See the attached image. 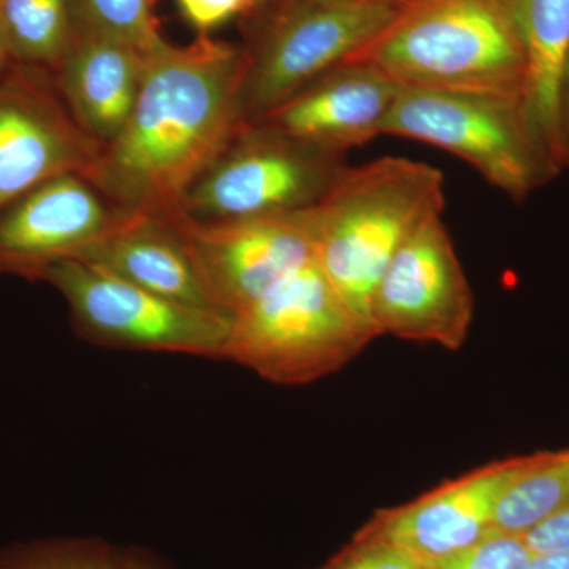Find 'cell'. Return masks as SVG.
I'll return each mask as SVG.
<instances>
[{
    "instance_id": "83f0119b",
    "label": "cell",
    "mask_w": 569,
    "mask_h": 569,
    "mask_svg": "<svg viewBox=\"0 0 569 569\" xmlns=\"http://www.w3.org/2000/svg\"><path fill=\"white\" fill-rule=\"evenodd\" d=\"M119 569H159L152 567L149 561L138 559V557H123L121 559V563H119Z\"/></svg>"
},
{
    "instance_id": "ba28073f",
    "label": "cell",
    "mask_w": 569,
    "mask_h": 569,
    "mask_svg": "<svg viewBox=\"0 0 569 569\" xmlns=\"http://www.w3.org/2000/svg\"><path fill=\"white\" fill-rule=\"evenodd\" d=\"M70 307L74 329L99 346L222 358L231 318L186 306L86 263L67 260L41 276Z\"/></svg>"
},
{
    "instance_id": "ffe728a7",
    "label": "cell",
    "mask_w": 569,
    "mask_h": 569,
    "mask_svg": "<svg viewBox=\"0 0 569 569\" xmlns=\"http://www.w3.org/2000/svg\"><path fill=\"white\" fill-rule=\"evenodd\" d=\"M81 22L148 52L162 44L153 17L157 0H74Z\"/></svg>"
},
{
    "instance_id": "44dd1931",
    "label": "cell",
    "mask_w": 569,
    "mask_h": 569,
    "mask_svg": "<svg viewBox=\"0 0 569 569\" xmlns=\"http://www.w3.org/2000/svg\"><path fill=\"white\" fill-rule=\"evenodd\" d=\"M121 559L97 542H44L10 550L0 569H119Z\"/></svg>"
},
{
    "instance_id": "6da1fadb",
    "label": "cell",
    "mask_w": 569,
    "mask_h": 569,
    "mask_svg": "<svg viewBox=\"0 0 569 569\" xmlns=\"http://www.w3.org/2000/svg\"><path fill=\"white\" fill-rule=\"evenodd\" d=\"M244 47L201 33L142 52L140 91L121 133L84 178L123 213L171 219L244 123Z\"/></svg>"
},
{
    "instance_id": "3957f363",
    "label": "cell",
    "mask_w": 569,
    "mask_h": 569,
    "mask_svg": "<svg viewBox=\"0 0 569 569\" xmlns=\"http://www.w3.org/2000/svg\"><path fill=\"white\" fill-rule=\"evenodd\" d=\"M347 61L402 88L496 93L523 103L527 61L512 0H425Z\"/></svg>"
},
{
    "instance_id": "603a6c76",
    "label": "cell",
    "mask_w": 569,
    "mask_h": 569,
    "mask_svg": "<svg viewBox=\"0 0 569 569\" xmlns=\"http://www.w3.org/2000/svg\"><path fill=\"white\" fill-rule=\"evenodd\" d=\"M320 569H430L406 550L359 531L355 541Z\"/></svg>"
},
{
    "instance_id": "cb8c5ba5",
    "label": "cell",
    "mask_w": 569,
    "mask_h": 569,
    "mask_svg": "<svg viewBox=\"0 0 569 569\" xmlns=\"http://www.w3.org/2000/svg\"><path fill=\"white\" fill-rule=\"evenodd\" d=\"M178 3L183 18L201 33L252 10L250 0H178Z\"/></svg>"
},
{
    "instance_id": "ac0fdd59",
    "label": "cell",
    "mask_w": 569,
    "mask_h": 569,
    "mask_svg": "<svg viewBox=\"0 0 569 569\" xmlns=\"http://www.w3.org/2000/svg\"><path fill=\"white\" fill-rule=\"evenodd\" d=\"M11 61L54 70L81 26L74 0H0Z\"/></svg>"
},
{
    "instance_id": "8992f818",
    "label": "cell",
    "mask_w": 569,
    "mask_h": 569,
    "mask_svg": "<svg viewBox=\"0 0 569 569\" xmlns=\"http://www.w3.org/2000/svg\"><path fill=\"white\" fill-rule=\"evenodd\" d=\"M383 134L455 153L516 203L561 174L512 97L402 88Z\"/></svg>"
},
{
    "instance_id": "9c48e42d",
    "label": "cell",
    "mask_w": 569,
    "mask_h": 569,
    "mask_svg": "<svg viewBox=\"0 0 569 569\" xmlns=\"http://www.w3.org/2000/svg\"><path fill=\"white\" fill-rule=\"evenodd\" d=\"M475 299L447 224L430 217L397 250L370 307L377 336L459 350L473 321Z\"/></svg>"
},
{
    "instance_id": "4316f807",
    "label": "cell",
    "mask_w": 569,
    "mask_h": 569,
    "mask_svg": "<svg viewBox=\"0 0 569 569\" xmlns=\"http://www.w3.org/2000/svg\"><path fill=\"white\" fill-rule=\"evenodd\" d=\"M529 569H569V552L537 553Z\"/></svg>"
},
{
    "instance_id": "7c38bea8",
    "label": "cell",
    "mask_w": 569,
    "mask_h": 569,
    "mask_svg": "<svg viewBox=\"0 0 569 569\" xmlns=\"http://www.w3.org/2000/svg\"><path fill=\"white\" fill-rule=\"evenodd\" d=\"M127 213L88 178L66 174L0 209V276L40 282L54 264L78 260Z\"/></svg>"
},
{
    "instance_id": "9a60e30c",
    "label": "cell",
    "mask_w": 569,
    "mask_h": 569,
    "mask_svg": "<svg viewBox=\"0 0 569 569\" xmlns=\"http://www.w3.org/2000/svg\"><path fill=\"white\" fill-rule=\"evenodd\" d=\"M141 71V51L81 22L51 73L74 121L103 148L132 114Z\"/></svg>"
},
{
    "instance_id": "d4e9b609",
    "label": "cell",
    "mask_w": 569,
    "mask_h": 569,
    "mask_svg": "<svg viewBox=\"0 0 569 569\" xmlns=\"http://www.w3.org/2000/svg\"><path fill=\"white\" fill-rule=\"evenodd\" d=\"M531 552H569V508L542 520L523 533Z\"/></svg>"
},
{
    "instance_id": "8fae6325",
    "label": "cell",
    "mask_w": 569,
    "mask_h": 569,
    "mask_svg": "<svg viewBox=\"0 0 569 569\" xmlns=\"http://www.w3.org/2000/svg\"><path fill=\"white\" fill-rule=\"evenodd\" d=\"M213 307L233 317L313 258L306 213L203 222L171 217Z\"/></svg>"
},
{
    "instance_id": "277c9868",
    "label": "cell",
    "mask_w": 569,
    "mask_h": 569,
    "mask_svg": "<svg viewBox=\"0 0 569 569\" xmlns=\"http://www.w3.org/2000/svg\"><path fill=\"white\" fill-rule=\"evenodd\" d=\"M373 339L312 258L231 317L222 358L293 387L336 372Z\"/></svg>"
},
{
    "instance_id": "7402d4cb",
    "label": "cell",
    "mask_w": 569,
    "mask_h": 569,
    "mask_svg": "<svg viewBox=\"0 0 569 569\" xmlns=\"http://www.w3.org/2000/svg\"><path fill=\"white\" fill-rule=\"evenodd\" d=\"M533 557L523 535L493 530L478 545L430 565V569H529Z\"/></svg>"
},
{
    "instance_id": "2e32d148",
    "label": "cell",
    "mask_w": 569,
    "mask_h": 569,
    "mask_svg": "<svg viewBox=\"0 0 569 569\" xmlns=\"http://www.w3.org/2000/svg\"><path fill=\"white\" fill-rule=\"evenodd\" d=\"M78 260L171 301L217 310L189 247L170 219L127 213Z\"/></svg>"
},
{
    "instance_id": "f546056e",
    "label": "cell",
    "mask_w": 569,
    "mask_h": 569,
    "mask_svg": "<svg viewBox=\"0 0 569 569\" xmlns=\"http://www.w3.org/2000/svg\"><path fill=\"white\" fill-rule=\"evenodd\" d=\"M392 6L399 7V9H406V7L415 6V3L425 2V0H387Z\"/></svg>"
},
{
    "instance_id": "f1b7e54d",
    "label": "cell",
    "mask_w": 569,
    "mask_h": 569,
    "mask_svg": "<svg viewBox=\"0 0 569 569\" xmlns=\"http://www.w3.org/2000/svg\"><path fill=\"white\" fill-rule=\"evenodd\" d=\"M11 61L9 44H7L6 33H3L2 22H0V70Z\"/></svg>"
},
{
    "instance_id": "52a82bcc",
    "label": "cell",
    "mask_w": 569,
    "mask_h": 569,
    "mask_svg": "<svg viewBox=\"0 0 569 569\" xmlns=\"http://www.w3.org/2000/svg\"><path fill=\"white\" fill-rule=\"evenodd\" d=\"M347 168L346 156L320 151L266 122H244L193 183L182 212L219 222L306 211Z\"/></svg>"
},
{
    "instance_id": "e0dca14e",
    "label": "cell",
    "mask_w": 569,
    "mask_h": 569,
    "mask_svg": "<svg viewBox=\"0 0 569 569\" xmlns=\"http://www.w3.org/2000/svg\"><path fill=\"white\" fill-rule=\"evenodd\" d=\"M527 61L523 110L531 132L560 171L569 163L560 140L561 77L569 48V0H512Z\"/></svg>"
},
{
    "instance_id": "484cf974",
    "label": "cell",
    "mask_w": 569,
    "mask_h": 569,
    "mask_svg": "<svg viewBox=\"0 0 569 569\" xmlns=\"http://www.w3.org/2000/svg\"><path fill=\"white\" fill-rule=\"evenodd\" d=\"M560 140L565 156L569 163V48L565 61L563 77H561L560 107H559Z\"/></svg>"
},
{
    "instance_id": "d6986e66",
    "label": "cell",
    "mask_w": 569,
    "mask_h": 569,
    "mask_svg": "<svg viewBox=\"0 0 569 569\" xmlns=\"http://www.w3.org/2000/svg\"><path fill=\"white\" fill-rule=\"evenodd\" d=\"M567 508L569 448L557 452H537L530 467L498 501L493 530L523 535Z\"/></svg>"
},
{
    "instance_id": "7a4b0ae2",
    "label": "cell",
    "mask_w": 569,
    "mask_h": 569,
    "mask_svg": "<svg viewBox=\"0 0 569 569\" xmlns=\"http://www.w3.org/2000/svg\"><path fill=\"white\" fill-rule=\"evenodd\" d=\"M443 209L441 171L403 157L348 167L323 200L306 209L313 258L373 337L370 307L381 276L403 242Z\"/></svg>"
},
{
    "instance_id": "5bb4252c",
    "label": "cell",
    "mask_w": 569,
    "mask_h": 569,
    "mask_svg": "<svg viewBox=\"0 0 569 569\" xmlns=\"http://www.w3.org/2000/svg\"><path fill=\"white\" fill-rule=\"evenodd\" d=\"M400 89L370 63L346 61L258 122L320 151L346 156L383 134Z\"/></svg>"
},
{
    "instance_id": "4fadbf2b",
    "label": "cell",
    "mask_w": 569,
    "mask_h": 569,
    "mask_svg": "<svg viewBox=\"0 0 569 569\" xmlns=\"http://www.w3.org/2000/svg\"><path fill=\"white\" fill-rule=\"evenodd\" d=\"M533 458L518 456L478 468L411 503L378 512L362 531L429 567L447 560L492 533L498 501Z\"/></svg>"
},
{
    "instance_id": "5b68a950",
    "label": "cell",
    "mask_w": 569,
    "mask_h": 569,
    "mask_svg": "<svg viewBox=\"0 0 569 569\" xmlns=\"http://www.w3.org/2000/svg\"><path fill=\"white\" fill-rule=\"evenodd\" d=\"M261 7L244 47L242 108L249 123L346 62L402 10L387 0H271Z\"/></svg>"
},
{
    "instance_id": "4dcf8cb0",
    "label": "cell",
    "mask_w": 569,
    "mask_h": 569,
    "mask_svg": "<svg viewBox=\"0 0 569 569\" xmlns=\"http://www.w3.org/2000/svg\"><path fill=\"white\" fill-rule=\"evenodd\" d=\"M250 2H252V10H254L258 9V7L264 6V3L271 2V0H250Z\"/></svg>"
},
{
    "instance_id": "30bf717a",
    "label": "cell",
    "mask_w": 569,
    "mask_h": 569,
    "mask_svg": "<svg viewBox=\"0 0 569 569\" xmlns=\"http://www.w3.org/2000/svg\"><path fill=\"white\" fill-rule=\"evenodd\" d=\"M100 151L50 70L14 61L0 70V209L51 179L88 174Z\"/></svg>"
}]
</instances>
